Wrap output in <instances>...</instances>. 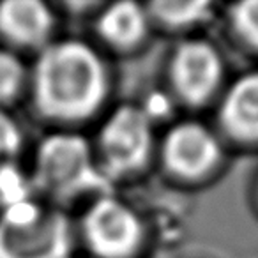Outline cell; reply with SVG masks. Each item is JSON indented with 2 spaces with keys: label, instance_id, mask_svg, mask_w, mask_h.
<instances>
[{
  "label": "cell",
  "instance_id": "7c38bea8",
  "mask_svg": "<svg viewBox=\"0 0 258 258\" xmlns=\"http://www.w3.org/2000/svg\"><path fill=\"white\" fill-rule=\"evenodd\" d=\"M25 80L23 64L9 51H0V101H9L18 94Z\"/></svg>",
  "mask_w": 258,
  "mask_h": 258
},
{
  "label": "cell",
  "instance_id": "4fadbf2b",
  "mask_svg": "<svg viewBox=\"0 0 258 258\" xmlns=\"http://www.w3.org/2000/svg\"><path fill=\"white\" fill-rule=\"evenodd\" d=\"M232 20L235 23L237 30L251 44L258 46V0L237 4L232 9Z\"/></svg>",
  "mask_w": 258,
  "mask_h": 258
},
{
  "label": "cell",
  "instance_id": "7a4b0ae2",
  "mask_svg": "<svg viewBox=\"0 0 258 258\" xmlns=\"http://www.w3.org/2000/svg\"><path fill=\"white\" fill-rule=\"evenodd\" d=\"M71 226L58 211L15 202L0 218V258H69Z\"/></svg>",
  "mask_w": 258,
  "mask_h": 258
},
{
  "label": "cell",
  "instance_id": "5bb4252c",
  "mask_svg": "<svg viewBox=\"0 0 258 258\" xmlns=\"http://www.w3.org/2000/svg\"><path fill=\"white\" fill-rule=\"evenodd\" d=\"M22 147V135L16 122L6 111L0 110V166L18 154Z\"/></svg>",
  "mask_w": 258,
  "mask_h": 258
},
{
  "label": "cell",
  "instance_id": "5b68a950",
  "mask_svg": "<svg viewBox=\"0 0 258 258\" xmlns=\"http://www.w3.org/2000/svg\"><path fill=\"white\" fill-rule=\"evenodd\" d=\"M83 233L90 249L101 258H125L142 240V223L117 198L101 197L87 211Z\"/></svg>",
  "mask_w": 258,
  "mask_h": 258
},
{
  "label": "cell",
  "instance_id": "52a82bcc",
  "mask_svg": "<svg viewBox=\"0 0 258 258\" xmlns=\"http://www.w3.org/2000/svg\"><path fill=\"white\" fill-rule=\"evenodd\" d=\"M219 156L216 138L195 122L179 124L168 133L163 145V158L172 172L182 177H198L205 173Z\"/></svg>",
  "mask_w": 258,
  "mask_h": 258
},
{
  "label": "cell",
  "instance_id": "8992f818",
  "mask_svg": "<svg viewBox=\"0 0 258 258\" xmlns=\"http://www.w3.org/2000/svg\"><path fill=\"white\" fill-rule=\"evenodd\" d=\"M170 75L182 99L191 104L204 103L219 83L221 60L205 41H187L173 53Z\"/></svg>",
  "mask_w": 258,
  "mask_h": 258
},
{
  "label": "cell",
  "instance_id": "277c9868",
  "mask_svg": "<svg viewBox=\"0 0 258 258\" xmlns=\"http://www.w3.org/2000/svg\"><path fill=\"white\" fill-rule=\"evenodd\" d=\"M151 149V120L137 106L125 104L117 108L101 129L99 151L108 175L120 177L142 168Z\"/></svg>",
  "mask_w": 258,
  "mask_h": 258
},
{
  "label": "cell",
  "instance_id": "8fae6325",
  "mask_svg": "<svg viewBox=\"0 0 258 258\" xmlns=\"http://www.w3.org/2000/svg\"><path fill=\"white\" fill-rule=\"evenodd\" d=\"M209 2H177V0H158L152 2V15L168 27H186L204 20L209 15Z\"/></svg>",
  "mask_w": 258,
  "mask_h": 258
},
{
  "label": "cell",
  "instance_id": "6da1fadb",
  "mask_svg": "<svg viewBox=\"0 0 258 258\" xmlns=\"http://www.w3.org/2000/svg\"><path fill=\"white\" fill-rule=\"evenodd\" d=\"M106 94L101 58L85 43L60 41L44 48L34 68V101L46 117L78 120L92 115Z\"/></svg>",
  "mask_w": 258,
  "mask_h": 258
},
{
  "label": "cell",
  "instance_id": "9c48e42d",
  "mask_svg": "<svg viewBox=\"0 0 258 258\" xmlns=\"http://www.w3.org/2000/svg\"><path fill=\"white\" fill-rule=\"evenodd\" d=\"M225 127L237 138L258 140V73L240 78L221 108Z\"/></svg>",
  "mask_w": 258,
  "mask_h": 258
},
{
  "label": "cell",
  "instance_id": "30bf717a",
  "mask_svg": "<svg viewBox=\"0 0 258 258\" xmlns=\"http://www.w3.org/2000/svg\"><path fill=\"white\" fill-rule=\"evenodd\" d=\"M99 34L115 46L137 44L147 32V18L144 9L135 2H118L101 15L97 23Z\"/></svg>",
  "mask_w": 258,
  "mask_h": 258
},
{
  "label": "cell",
  "instance_id": "3957f363",
  "mask_svg": "<svg viewBox=\"0 0 258 258\" xmlns=\"http://www.w3.org/2000/svg\"><path fill=\"white\" fill-rule=\"evenodd\" d=\"M36 182L58 198L104 191L106 179L96 168L85 138L58 133L44 138L36 154Z\"/></svg>",
  "mask_w": 258,
  "mask_h": 258
},
{
  "label": "cell",
  "instance_id": "ba28073f",
  "mask_svg": "<svg viewBox=\"0 0 258 258\" xmlns=\"http://www.w3.org/2000/svg\"><path fill=\"white\" fill-rule=\"evenodd\" d=\"M53 29L50 9L37 0H8L0 4V34L23 46H36L48 39Z\"/></svg>",
  "mask_w": 258,
  "mask_h": 258
}]
</instances>
